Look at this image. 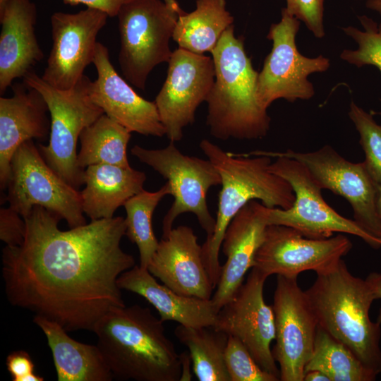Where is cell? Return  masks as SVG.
I'll return each mask as SVG.
<instances>
[{"instance_id": "1", "label": "cell", "mask_w": 381, "mask_h": 381, "mask_svg": "<svg viewBox=\"0 0 381 381\" xmlns=\"http://www.w3.org/2000/svg\"><path fill=\"white\" fill-rule=\"evenodd\" d=\"M23 243L2 250L6 296L16 307L61 325L93 331L108 312L125 306L119 277L135 265L121 248L125 218L113 217L62 231L61 217L41 206L23 217Z\"/></svg>"}, {"instance_id": "2", "label": "cell", "mask_w": 381, "mask_h": 381, "mask_svg": "<svg viewBox=\"0 0 381 381\" xmlns=\"http://www.w3.org/2000/svg\"><path fill=\"white\" fill-rule=\"evenodd\" d=\"M381 273L365 279L353 276L341 259L332 269L317 274L305 291L318 325L339 340L375 375L381 374V328L369 315L377 299Z\"/></svg>"}, {"instance_id": "3", "label": "cell", "mask_w": 381, "mask_h": 381, "mask_svg": "<svg viewBox=\"0 0 381 381\" xmlns=\"http://www.w3.org/2000/svg\"><path fill=\"white\" fill-rule=\"evenodd\" d=\"M114 378L136 381H180L181 365L163 322L150 308L117 307L93 331Z\"/></svg>"}, {"instance_id": "4", "label": "cell", "mask_w": 381, "mask_h": 381, "mask_svg": "<svg viewBox=\"0 0 381 381\" xmlns=\"http://www.w3.org/2000/svg\"><path fill=\"white\" fill-rule=\"evenodd\" d=\"M199 147L222 179L214 229L202 245V261L215 289L222 273L219 255L222 240L237 212L253 200L269 208L289 209L294 202L295 194L288 181L270 169L269 156L254 151L235 155L206 139L200 141Z\"/></svg>"}, {"instance_id": "5", "label": "cell", "mask_w": 381, "mask_h": 381, "mask_svg": "<svg viewBox=\"0 0 381 381\" xmlns=\"http://www.w3.org/2000/svg\"><path fill=\"white\" fill-rule=\"evenodd\" d=\"M215 79L206 100V123L210 134L221 140H255L270 126L267 109L257 93L258 73L246 54L243 37L231 25L210 53Z\"/></svg>"}, {"instance_id": "6", "label": "cell", "mask_w": 381, "mask_h": 381, "mask_svg": "<svg viewBox=\"0 0 381 381\" xmlns=\"http://www.w3.org/2000/svg\"><path fill=\"white\" fill-rule=\"evenodd\" d=\"M23 83L38 90L46 100L51 119L47 145L38 148L47 164L77 190L84 184V171L77 164L78 140L82 131L104 114L90 97L92 80L84 75L71 89L59 90L34 71Z\"/></svg>"}, {"instance_id": "7", "label": "cell", "mask_w": 381, "mask_h": 381, "mask_svg": "<svg viewBox=\"0 0 381 381\" xmlns=\"http://www.w3.org/2000/svg\"><path fill=\"white\" fill-rule=\"evenodd\" d=\"M117 17L120 69L129 83L143 90L154 68L170 59L169 41L179 14L163 0H133Z\"/></svg>"}, {"instance_id": "8", "label": "cell", "mask_w": 381, "mask_h": 381, "mask_svg": "<svg viewBox=\"0 0 381 381\" xmlns=\"http://www.w3.org/2000/svg\"><path fill=\"white\" fill-rule=\"evenodd\" d=\"M131 154L167 179L171 187L173 203L162 222V237L173 229L176 219L182 214L192 213L209 238L213 234L215 219L207 202L208 190L221 185L219 173L207 159L183 154L170 142L162 149L133 146Z\"/></svg>"}, {"instance_id": "9", "label": "cell", "mask_w": 381, "mask_h": 381, "mask_svg": "<svg viewBox=\"0 0 381 381\" xmlns=\"http://www.w3.org/2000/svg\"><path fill=\"white\" fill-rule=\"evenodd\" d=\"M270 169L291 186L295 200L289 209L270 208L268 225L291 227L303 236L322 239L334 233L356 236L375 249L381 241L364 230L355 220L347 219L330 207L322 195V188L308 169L299 161L283 156L277 157Z\"/></svg>"}, {"instance_id": "10", "label": "cell", "mask_w": 381, "mask_h": 381, "mask_svg": "<svg viewBox=\"0 0 381 381\" xmlns=\"http://www.w3.org/2000/svg\"><path fill=\"white\" fill-rule=\"evenodd\" d=\"M7 188L8 207L23 217L35 206H41L65 219L70 228L86 224L80 191L47 164L32 140L14 153Z\"/></svg>"}, {"instance_id": "11", "label": "cell", "mask_w": 381, "mask_h": 381, "mask_svg": "<svg viewBox=\"0 0 381 381\" xmlns=\"http://www.w3.org/2000/svg\"><path fill=\"white\" fill-rule=\"evenodd\" d=\"M299 27L300 20L284 8L280 21L270 28L267 38L272 41V48L258 73L257 84L259 102L267 109L281 98L291 102L310 99L315 90L308 76L329 67V60L322 55L308 58L298 52L296 36Z\"/></svg>"}, {"instance_id": "12", "label": "cell", "mask_w": 381, "mask_h": 381, "mask_svg": "<svg viewBox=\"0 0 381 381\" xmlns=\"http://www.w3.org/2000/svg\"><path fill=\"white\" fill-rule=\"evenodd\" d=\"M255 152L269 157H286L301 162L322 189H328L345 198L352 207L353 220L381 241V222L376 209L378 184L364 162H350L328 145L309 152L291 150Z\"/></svg>"}, {"instance_id": "13", "label": "cell", "mask_w": 381, "mask_h": 381, "mask_svg": "<svg viewBox=\"0 0 381 381\" xmlns=\"http://www.w3.org/2000/svg\"><path fill=\"white\" fill-rule=\"evenodd\" d=\"M272 309L275 344L272 352L279 365L280 380L303 381L318 322L297 277L277 275Z\"/></svg>"}, {"instance_id": "14", "label": "cell", "mask_w": 381, "mask_h": 381, "mask_svg": "<svg viewBox=\"0 0 381 381\" xmlns=\"http://www.w3.org/2000/svg\"><path fill=\"white\" fill-rule=\"evenodd\" d=\"M164 83L155 97L160 120L170 142L180 141L183 130L195 121L198 107L206 102L215 79L212 57L178 48L168 62Z\"/></svg>"}, {"instance_id": "15", "label": "cell", "mask_w": 381, "mask_h": 381, "mask_svg": "<svg viewBox=\"0 0 381 381\" xmlns=\"http://www.w3.org/2000/svg\"><path fill=\"white\" fill-rule=\"evenodd\" d=\"M351 248V241L342 234L314 239L291 227L271 224L266 228L253 267L267 277H297L308 270L319 274L334 267Z\"/></svg>"}, {"instance_id": "16", "label": "cell", "mask_w": 381, "mask_h": 381, "mask_svg": "<svg viewBox=\"0 0 381 381\" xmlns=\"http://www.w3.org/2000/svg\"><path fill=\"white\" fill-rule=\"evenodd\" d=\"M267 278L252 267L246 282L219 310L214 327L238 339L257 363L280 380L279 368L270 349L275 339L274 312L263 297Z\"/></svg>"}, {"instance_id": "17", "label": "cell", "mask_w": 381, "mask_h": 381, "mask_svg": "<svg viewBox=\"0 0 381 381\" xmlns=\"http://www.w3.org/2000/svg\"><path fill=\"white\" fill-rule=\"evenodd\" d=\"M108 17L104 12L88 7L73 13H54L52 45L42 79L59 90L73 88L93 61L97 37Z\"/></svg>"}, {"instance_id": "18", "label": "cell", "mask_w": 381, "mask_h": 381, "mask_svg": "<svg viewBox=\"0 0 381 381\" xmlns=\"http://www.w3.org/2000/svg\"><path fill=\"white\" fill-rule=\"evenodd\" d=\"M92 64L97 75L91 83L90 97L104 114L131 133L155 137L166 135L155 102L140 96L118 73L107 47L99 42Z\"/></svg>"}, {"instance_id": "19", "label": "cell", "mask_w": 381, "mask_h": 381, "mask_svg": "<svg viewBox=\"0 0 381 381\" xmlns=\"http://www.w3.org/2000/svg\"><path fill=\"white\" fill-rule=\"evenodd\" d=\"M147 269L180 295L212 298L214 288L202 261V246L188 226L173 228L162 238Z\"/></svg>"}, {"instance_id": "20", "label": "cell", "mask_w": 381, "mask_h": 381, "mask_svg": "<svg viewBox=\"0 0 381 381\" xmlns=\"http://www.w3.org/2000/svg\"><path fill=\"white\" fill-rule=\"evenodd\" d=\"M269 210L257 200H251L237 212L227 226L221 246L226 260L211 298L218 310L232 298L243 283L246 272L253 267L268 226Z\"/></svg>"}, {"instance_id": "21", "label": "cell", "mask_w": 381, "mask_h": 381, "mask_svg": "<svg viewBox=\"0 0 381 381\" xmlns=\"http://www.w3.org/2000/svg\"><path fill=\"white\" fill-rule=\"evenodd\" d=\"M13 95L0 98V186L7 188L11 162L17 149L25 141H45L49 138L51 119L42 94L25 83L12 86Z\"/></svg>"}, {"instance_id": "22", "label": "cell", "mask_w": 381, "mask_h": 381, "mask_svg": "<svg viewBox=\"0 0 381 381\" xmlns=\"http://www.w3.org/2000/svg\"><path fill=\"white\" fill-rule=\"evenodd\" d=\"M37 10L31 0H8L0 11V94L44 58L37 36Z\"/></svg>"}, {"instance_id": "23", "label": "cell", "mask_w": 381, "mask_h": 381, "mask_svg": "<svg viewBox=\"0 0 381 381\" xmlns=\"http://www.w3.org/2000/svg\"><path fill=\"white\" fill-rule=\"evenodd\" d=\"M117 284L121 289L147 300L158 311L163 322L174 321L192 327L215 325L219 310L211 299L180 295L159 284L146 268L135 265L119 277Z\"/></svg>"}, {"instance_id": "24", "label": "cell", "mask_w": 381, "mask_h": 381, "mask_svg": "<svg viewBox=\"0 0 381 381\" xmlns=\"http://www.w3.org/2000/svg\"><path fill=\"white\" fill-rule=\"evenodd\" d=\"M143 171L111 164H93L84 171L80 191L83 212L91 220L114 217L115 211L143 190Z\"/></svg>"}, {"instance_id": "25", "label": "cell", "mask_w": 381, "mask_h": 381, "mask_svg": "<svg viewBox=\"0 0 381 381\" xmlns=\"http://www.w3.org/2000/svg\"><path fill=\"white\" fill-rule=\"evenodd\" d=\"M46 336L59 381H111L113 374L97 345L75 341L59 323L35 315Z\"/></svg>"}, {"instance_id": "26", "label": "cell", "mask_w": 381, "mask_h": 381, "mask_svg": "<svg viewBox=\"0 0 381 381\" xmlns=\"http://www.w3.org/2000/svg\"><path fill=\"white\" fill-rule=\"evenodd\" d=\"M226 6V0H196L194 11L179 16L172 39L179 48L190 52L211 53L234 23Z\"/></svg>"}, {"instance_id": "27", "label": "cell", "mask_w": 381, "mask_h": 381, "mask_svg": "<svg viewBox=\"0 0 381 381\" xmlns=\"http://www.w3.org/2000/svg\"><path fill=\"white\" fill-rule=\"evenodd\" d=\"M131 136V132L104 114L82 131L78 166L83 170L93 164L131 167L127 156Z\"/></svg>"}, {"instance_id": "28", "label": "cell", "mask_w": 381, "mask_h": 381, "mask_svg": "<svg viewBox=\"0 0 381 381\" xmlns=\"http://www.w3.org/2000/svg\"><path fill=\"white\" fill-rule=\"evenodd\" d=\"M174 334L188 349L193 370L199 381H231L224 361L229 337L226 333L213 326L179 325Z\"/></svg>"}, {"instance_id": "29", "label": "cell", "mask_w": 381, "mask_h": 381, "mask_svg": "<svg viewBox=\"0 0 381 381\" xmlns=\"http://www.w3.org/2000/svg\"><path fill=\"white\" fill-rule=\"evenodd\" d=\"M320 370L330 381H374L377 377L345 344L318 325L305 373Z\"/></svg>"}, {"instance_id": "30", "label": "cell", "mask_w": 381, "mask_h": 381, "mask_svg": "<svg viewBox=\"0 0 381 381\" xmlns=\"http://www.w3.org/2000/svg\"><path fill=\"white\" fill-rule=\"evenodd\" d=\"M171 194V187L167 182L156 191L143 189L123 205L126 213L125 236L136 244L140 254L139 266L142 268H147L159 244L152 229L153 213L159 202Z\"/></svg>"}, {"instance_id": "31", "label": "cell", "mask_w": 381, "mask_h": 381, "mask_svg": "<svg viewBox=\"0 0 381 381\" xmlns=\"http://www.w3.org/2000/svg\"><path fill=\"white\" fill-rule=\"evenodd\" d=\"M363 30L348 26L344 32L358 44L356 50L344 49L340 54L344 61L357 67L371 65L381 73V23L377 25L366 16L358 17Z\"/></svg>"}, {"instance_id": "32", "label": "cell", "mask_w": 381, "mask_h": 381, "mask_svg": "<svg viewBox=\"0 0 381 381\" xmlns=\"http://www.w3.org/2000/svg\"><path fill=\"white\" fill-rule=\"evenodd\" d=\"M349 116L358 132L360 145L365 153L364 163L373 179L381 184V125L373 115L353 101Z\"/></svg>"}, {"instance_id": "33", "label": "cell", "mask_w": 381, "mask_h": 381, "mask_svg": "<svg viewBox=\"0 0 381 381\" xmlns=\"http://www.w3.org/2000/svg\"><path fill=\"white\" fill-rule=\"evenodd\" d=\"M224 361L231 381H278L274 375L263 370L243 344L229 336Z\"/></svg>"}, {"instance_id": "34", "label": "cell", "mask_w": 381, "mask_h": 381, "mask_svg": "<svg viewBox=\"0 0 381 381\" xmlns=\"http://www.w3.org/2000/svg\"><path fill=\"white\" fill-rule=\"evenodd\" d=\"M287 11L303 21L314 36H325L323 25L324 0H286Z\"/></svg>"}, {"instance_id": "35", "label": "cell", "mask_w": 381, "mask_h": 381, "mask_svg": "<svg viewBox=\"0 0 381 381\" xmlns=\"http://www.w3.org/2000/svg\"><path fill=\"white\" fill-rule=\"evenodd\" d=\"M26 233L23 217L10 207L0 208V239L8 246L23 243Z\"/></svg>"}, {"instance_id": "36", "label": "cell", "mask_w": 381, "mask_h": 381, "mask_svg": "<svg viewBox=\"0 0 381 381\" xmlns=\"http://www.w3.org/2000/svg\"><path fill=\"white\" fill-rule=\"evenodd\" d=\"M6 364L13 381H43L44 377L34 373V363L29 353L23 350L8 355Z\"/></svg>"}, {"instance_id": "37", "label": "cell", "mask_w": 381, "mask_h": 381, "mask_svg": "<svg viewBox=\"0 0 381 381\" xmlns=\"http://www.w3.org/2000/svg\"><path fill=\"white\" fill-rule=\"evenodd\" d=\"M70 5L84 4L88 8L100 10L109 17L117 16L121 8L133 0H63Z\"/></svg>"}, {"instance_id": "38", "label": "cell", "mask_w": 381, "mask_h": 381, "mask_svg": "<svg viewBox=\"0 0 381 381\" xmlns=\"http://www.w3.org/2000/svg\"><path fill=\"white\" fill-rule=\"evenodd\" d=\"M180 361L181 365V375L180 381L182 380H190L191 375L190 373V356L186 351L182 352L179 354Z\"/></svg>"}, {"instance_id": "39", "label": "cell", "mask_w": 381, "mask_h": 381, "mask_svg": "<svg viewBox=\"0 0 381 381\" xmlns=\"http://www.w3.org/2000/svg\"><path fill=\"white\" fill-rule=\"evenodd\" d=\"M303 381H330V380L322 372L314 370L305 373Z\"/></svg>"}, {"instance_id": "40", "label": "cell", "mask_w": 381, "mask_h": 381, "mask_svg": "<svg viewBox=\"0 0 381 381\" xmlns=\"http://www.w3.org/2000/svg\"><path fill=\"white\" fill-rule=\"evenodd\" d=\"M366 7L377 12L381 16V0H367Z\"/></svg>"}, {"instance_id": "41", "label": "cell", "mask_w": 381, "mask_h": 381, "mask_svg": "<svg viewBox=\"0 0 381 381\" xmlns=\"http://www.w3.org/2000/svg\"><path fill=\"white\" fill-rule=\"evenodd\" d=\"M170 8L175 11L179 16L185 12L181 9L176 0H163Z\"/></svg>"}, {"instance_id": "42", "label": "cell", "mask_w": 381, "mask_h": 381, "mask_svg": "<svg viewBox=\"0 0 381 381\" xmlns=\"http://www.w3.org/2000/svg\"><path fill=\"white\" fill-rule=\"evenodd\" d=\"M376 209L377 215L381 222V184L378 185V189L376 198Z\"/></svg>"}, {"instance_id": "43", "label": "cell", "mask_w": 381, "mask_h": 381, "mask_svg": "<svg viewBox=\"0 0 381 381\" xmlns=\"http://www.w3.org/2000/svg\"><path fill=\"white\" fill-rule=\"evenodd\" d=\"M377 299L381 300V284L379 286L378 291H377ZM376 322H378L380 325H381V308L380 309L379 313L377 315Z\"/></svg>"}, {"instance_id": "44", "label": "cell", "mask_w": 381, "mask_h": 381, "mask_svg": "<svg viewBox=\"0 0 381 381\" xmlns=\"http://www.w3.org/2000/svg\"><path fill=\"white\" fill-rule=\"evenodd\" d=\"M8 0H0V11L3 9Z\"/></svg>"}]
</instances>
